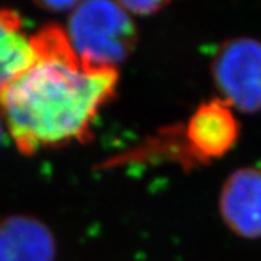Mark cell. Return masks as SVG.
I'll use <instances>...</instances> for the list:
<instances>
[{
	"mask_svg": "<svg viewBox=\"0 0 261 261\" xmlns=\"http://www.w3.org/2000/svg\"><path fill=\"white\" fill-rule=\"evenodd\" d=\"M32 41V64L0 92L6 128L25 154L83 140L119 80L116 68L84 63L61 27H45Z\"/></svg>",
	"mask_w": 261,
	"mask_h": 261,
	"instance_id": "1",
	"label": "cell"
},
{
	"mask_svg": "<svg viewBox=\"0 0 261 261\" xmlns=\"http://www.w3.org/2000/svg\"><path fill=\"white\" fill-rule=\"evenodd\" d=\"M240 123L221 99L202 103L187 121L185 138L192 157L205 163L221 159L237 144Z\"/></svg>",
	"mask_w": 261,
	"mask_h": 261,
	"instance_id": "4",
	"label": "cell"
},
{
	"mask_svg": "<svg viewBox=\"0 0 261 261\" xmlns=\"http://www.w3.org/2000/svg\"><path fill=\"white\" fill-rule=\"evenodd\" d=\"M115 2L121 5L129 15H151L167 6L171 0H115Z\"/></svg>",
	"mask_w": 261,
	"mask_h": 261,
	"instance_id": "8",
	"label": "cell"
},
{
	"mask_svg": "<svg viewBox=\"0 0 261 261\" xmlns=\"http://www.w3.org/2000/svg\"><path fill=\"white\" fill-rule=\"evenodd\" d=\"M35 58L32 35L15 10L0 8V92L20 75Z\"/></svg>",
	"mask_w": 261,
	"mask_h": 261,
	"instance_id": "7",
	"label": "cell"
},
{
	"mask_svg": "<svg viewBox=\"0 0 261 261\" xmlns=\"http://www.w3.org/2000/svg\"><path fill=\"white\" fill-rule=\"evenodd\" d=\"M82 2L83 0H35V3L39 8L53 10V12H64V10L71 12Z\"/></svg>",
	"mask_w": 261,
	"mask_h": 261,
	"instance_id": "9",
	"label": "cell"
},
{
	"mask_svg": "<svg viewBox=\"0 0 261 261\" xmlns=\"http://www.w3.org/2000/svg\"><path fill=\"white\" fill-rule=\"evenodd\" d=\"M53 238L32 219L12 218L0 225V261H51Z\"/></svg>",
	"mask_w": 261,
	"mask_h": 261,
	"instance_id": "6",
	"label": "cell"
},
{
	"mask_svg": "<svg viewBox=\"0 0 261 261\" xmlns=\"http://www.w3.org/2000/svg\"><path fill=\"white\" fill-rule=\"evenodd\" d=\"M219 211L226 226L243 238L261 237V168L233 171L222 186Z\"/></svg>",
	"mask_w": 261,
	"mask_h": 261,
	"instance_id": "5",
	"label": "cell"
},
{
	"mask_svg": "<svg viewBox=\"0 0 261 261\" xmlns=\"http://www.w3.org/2000/svg\"><path fill=\"white\" fill-rule=\"evenodd\" d=\"M64 31L75 54L96 67L116 68L137 42L134 20L115 0H83L70 12Z\"/></svg>",
	"mask_w": 261,
	"mask_h": 261,
	"instance_id": "2",
	"label": "cell"
},
{
	"mask_svg": "<svg viewBox=\"0 0 261 261\" xmlns=\"http://www.w3.org/2000/svg\"><path fill=\"white\" fill-rule=\"evenodd\" d=\"M212 75L225 103L245 113L261 111V42L238 38L222 44Z\"/></svg>",
	"mask_w": 261,
	"mask_h": 261,
	"instance_id": "3",
	"label": "cell"
}]
</instances>
